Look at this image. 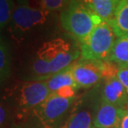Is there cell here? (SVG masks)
I'll use <instances>...</instances> for the list:
<instances>
[{
  "mask_svg": "<svg viewBox=\"0 0 128 128\" xmlns=\"http://www.w3.org/2000/svg\"><path fill=\"white\" fill-rule=\"evenodd\" d=\"M93 118L88 110H78L70 115L61 128H92Z\"/></svg>",
  "mask_w": 128,
  "mask_h": 128,
  "instance_id": "cell-13",
  "label": "cell"
},
{
  "mask_svg": "<svg viewBox=\"0 0 128 128\" xmlns=\"http://www.w3.org/2000/svg\"><path fill=\"white\" fill-rule=\"evenodd\" d=\"M106 61L82 58L72 64V75L79 88H88L104 78Z\"/></svg>",
  "mask_w": 128,
  "mask_h": 128,
  "instance_id": "cell-7",
  "label": "cell"
},
{
  "mask_svg": "<svg viewBox=\"0 0 128 128\" xmlns=\"http://www.w3.org/2000/svg\"><path fill=\"white\" fill-rule=\"evenodd\" d=\"M125 111V108L102 101L94 115V128H120Z\"/></svg>",
  "mask_w": 128,
  "mask_h": 128,
  "instance_id": "cell-8",
  "label": "cell"
},
{
  "mask_svg": "<svg viewBox=\"0 0 128 128\" xmlns=\"http://www.w3.org/2000/svg\"><path fill=\"white\" fill-rule=\"evenodd\" d=\"M5 118H6L5 108H4V106H2V105H1V106H0V124H1L2 127V124H4L5 122Z\"/></svg>",
  "mask_w": 128,
  "mask_h": 128,
  "instance_id": "cell-20",
  "label": "cell"
},
{
  "mask_svg": "<svg viewBox=\"0 0 128 128\" xmlns=\"http://www.w3.org/2000/svg\"><path fill=\"white\" fill-rule=\"evenodd\" d=\"M50 92L45 81L37 80L25 82L20 86L17 96V102L19 108L24 112L35 111L48 96Z\"/></svg>",
  "mask_w": 128,
  "mask_h": 128,
  "instance_id": "cell-6",
  "label": "cell"
},
{
  "mask_svg": "<svg viewBox=\"0 0 128 128\" xmlns=\"http://www.w3.org/2000/svg\"><path fill=\"white\" fill-rule=\"evenodd\" d=\"M106 61L118 66H128V37L117 38Z\"/></svg>",
  "mask_w": 128,
  "mask_h": 128,
  "instance_id": "cell-14",
  "label": "cell"
},
{
  "mask_svg": "<svg viewBox=\"0 0 128 128\" xmlns=\"http://www.w3.org/2000/svg\"><path fill=\"white\" fill-rule=\"evenodd\" d=\"M45 81L50 93L66 90V89H79L72 75V65L49 76Z\"/></svg>",
  "mask_w": 128,
  "mask_h": 128,
  "instance_id": "cell-10",
  "label": "cell"
},
{
  "mask_svg": "<svg viewBox=\"0 0 128 128\" xmlns=\"http://www.w3.org/2000/svg\"><path fill=\"white\" fill-rule=\"evenodd\" d=\"M103 21L111 22L121 0H80Z\"/></svg>",
  "mask_w": 128,
  "mask_h": 128,
  "instance_id": "cell-11",
  "label": "cell"
},
{
  "mask_svg": "<svg viewBox=\"0 0 128 128\" xmlns=\"http://www.w3.org/2000/svg\"><path fill=\"white\" fill-rule=\"evenodd\" d=\"M120 128H128V108L126 109L123 116H122Z\"/></svg>",
  "mask_w": 128,
  "mask_h": 128,
  "instance_id": "cell-19",
  "label": "cell"
},
{
  "mask_svg": "<svg viewBox=\"0 0 128 128\" xmlns=\"http://www.w3.org/2000/svg\"><path fill=\"white\" fill-rule=\"evenodd\" d=\"M33 1L36 8L47 12L48 14L62 10L68 4L69 0H30V5ZM32 6V5H31Z\"/></svg>",
  "mask_w": 128,
  "mask_h": 128,
  "instance_id": "cell-16",
  "label": "cell"
},
{
  "mask_svg": "<svg viewBox=\"0 0 128 128\" xmlns=\"http://www.w3.org/2000/svg\"><path fill=\"white\" fill-rule=\"evenodd\" d=\"M109 24L117 38L128 37V0H121L113 19Z\"/></svg>",
  "mask_w": 128,
  "mask_h": 128,
  "instance_id": "cell-12",
  "label": "cell"
},
{
  "mask_svg": "<svg viewBox=\"0 0 128 128\" xmlns=\"http://www.w3.org/2000/svg\"><path fill=\"white\" fill-rule=\"evenodd\" d=\"M15 7L14 0H0V28L4 29L11 22Z\"/></svg>",
  "mask_w": 128,
  "mask_h": 128,
  "instance_id": "cell-17",
  "label": "cell"
},
{
  "mask_svg": "<svg viewBox=\"0 0 128 128\" xmlns=\"http://www.w3.org/2000/svg\"><path fill=\"white\" fill-rule=\"evenodd\" d=\"M80 54L75 45L63 38L48 41L37 51L32 64V73L37 80H46L75 62Z\"/></svg>",
  "mask_w": 128,
  "mask_h": 128,
  "instance_id": "cell-1",
  "label": "cell"
},
{
  "mask_svg": "<svg viewBox=\"0 0 128 128\" xmlns=\"http://www.w3.org/2000/svg\"><path fill=\"white\" fill-rule=\"evenodd\" d=\"M116 76L128 94V66H118Z\"/></svg>",
  "mask_w": 128,
  "mask_h": 128,
  "instance_id": "cell-18",
  "label": "cell"
},
{
  "mask_svg": "<svg viewBox=\"0 0 128 128\" xmlns=\"http://www.w3.org/2000/svg\"><path fill=\"white\" fill-rule=\"evenodd\" d=\"M102 21L80 0H69L60 15L62 28L79 44Z\"/></svg>",
  "mask_w": 128,
  "mask_h": 128,
  "instance_id": "cell-2",
  "label": "cell"
},
{
  "mask_svg": "<svg viewBox=\"0 0 128 128\" xmlns=\"http://www.w3.org/2000/svg\"><path fill=\"white\" fill-rule=\"evenodd\" d=\"M48 15L47 12L31 6L28 0H19V4L15 7L10 22L12 34L15 38L22 37L34 28L42 25Z\"/></svg>",
  "mask_w": 128,
  "mask_h": 128,
  "instance_id": "cell-5",
  "label": "cell"
},
{
  "mask_svg": "<svg viewBox=\"0 0 128 128\" xmlns=\"http://www.w3.org/2000/svg\"><path fill=\"white\" fill-rule=\"evenodd\" d=\"M11 71V54L6 41L1 38L0 42V78L4 82L9 76Z\"/></svg>",
  "mask_w": 128,
  "mask_h": 128,
  "instance_id": "cell-15",
  "label": "cell"
},
{
  "mask_svg": "<svg viewBox=\"0 0 128 128\" xmlns=\"http://www.w3.org/2000/svg\"><path fill=\"white\" fill-rule=\"evenodd\" d=\"M117 38L111 24L102 21L79 44L82 58L88 60L106 61Z\"/></svg>",
  "mask_w": 128,
  "mask_h": 128,
  "instance_id": "cell-3",
  "label": "cell"
},
{
  "mask_svg": "<svg viewBox=\"0 0 128 128\" xmlns=\"http://www.w3.org/2000/svg\"><path fill=\"white\" fill-rule=\"evenodd\" d=\"M76 96H66L59 93H50L48 98L35 109L33 114L43 128H52L68 112Z\"/></svg>",
  "mask_w": 128,
  "mask_h": 128,
  "instance_id": "cell-4",
  "label": "cell"
},
{
  "mask_svg": "<svg viewBox=\"0 0 128 128\" xmlns=\"http://www.w3.org/2000/svg\"><path fill=\"white\" fill-rule=\"evenodd\" d=\"M102 101L125 108L128 104V94L117 76L105 79Z\"/></svg>",
  "mask_w": 128,
  "mask_h": 128,
  "instance_id": "cell-9",
  "label": "cell"
}]
</instances>
